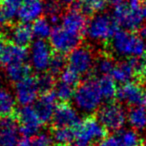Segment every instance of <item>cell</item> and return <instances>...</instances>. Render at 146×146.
I'll list each match as a JSON object with an SVG mask.
<instances>
[{
    "mask_svg": "<svg viewBox=\"0 0 146 146\" xmlns=\"http://www.w3.org/2000/svg\"><path fill=\"white\" fill-rule=\"evenodd\" d=\"M74 103L82 112L92 113L100 106L102 94L99 88V81L94 78H88L75 88Z\"/></svg>",
    "mask_w": 146,
    "mask_h": 146,
    "instance_id": "1",
    "label": "cell"
},
{
    "mask_svg": "<svg viewBox=\"0 0 146 146\" xmlns=\"http://www.w3.org/2000/svg\"><path fill=\"white\" fill-rule=\"evenodd\" d=\"M76 138L70 146H91L107 137V129L93 116H87L75 128Z\"/></svg>",
    "mask_w": 146,
    "mask_h": 146,
    "instance_id": "2",
    "label": "cell"
},
{
    "mask_svg": "<svg viewBox=\"0 0 146 146\" xmlns=\"http://www.w3.org/2000/svg\"><path fill=\"white\" fill-rule=\"evenodd\" d=\"M113 48L124 56L140 57L146 52V45L138 35L127 30H118L112 38Z\"/></svg>",
    "mask_w": 146,
    "mask_h": 146,
    "instance_id": "3",
    "label": "cell"
},
{
    "mask_svg": "<svg viewBox=\"0 0 146 146\" xmlns=\"http://www.w3.org/2000/svg\"><path fill=\"white\" fill-rule=\"evenodd\" d=\"M118 26L119 25L113 17L106 14H98L88 23L86 32L93 40L106 41L113 38L115 33L119 30Z\"/></svg>",
    "mask_w": 146,
    "mask_h": 146,
    "instance_id": "4",
    "label": "cell"
},
{
    "mask_svg": "<svg viewBox=\"0 0 146 146\" xmlns=\"http://www.w3.org/2000/svg\"><path fill=\"white\" fill-rule=\"evenodd\" d=\"M97 119L107 131H118L126 121V113L120 104L110 102L102 106L97 113Z\"/></svg>",
    "mask_w": 146,
    "mask_h": 146,
    "instance_id": "5",
    "label": "cell"
},
{
    "mask_svg": "<svg viewBox=\"0 0 146 146\" xmlns=\"http://www.w3.org/2000/svg\"><path fill=\"white\" fill-rule=\"evenodd\" d=\"M19 125V131L24 137L35 136L42 126V122L39 119L34 107L22 106L19 110H17L14 115Z\"/></svg>",
    "mask_w": 146,
    "mask_h": 146,
    "instance_id": "6",
    "label": "cell"
},
{
    "mask_svg": "<svg viewBox=\"0 0 146 146\" xmlns=\"http://www.w3.org/2000/svg\"><path fill=\"white\" fill-rule=\"evenodd\" d=\"M82 37L65 30L62 26H55L50 35V45L55 52L70 53L77 48Z\"/></svg>",
    "mask_w": 146,
    "mask_h": 146,
    "instance_id": "7",
    "label": "cell"
},
{
    "mask_svg": "<svg viewBox=\"0 0 146 146\" xmlns=\"http://www.w3.org/2000/svg\"><path fill=\"white\" fill-rule=\"evenodd\" d=\"M113 18L115 19L118 25L129 31L138 30L142 26V21H143L141 9L133 10L128 6L127 3L124 2H121L115 6Z\"/></svg>",
    "mask_w": 146,
    "mask_h": 146,
    "instance_id": "8",
    "label": "cell"
},
{
    "mask_svg": "<svg viewBox=\"0 0 146 146\" xmlns=\"http://www.w3.org/2000/svg\"><path fill=\"white\" fill-rule=\"evenodd\" d=\"M67 64L70 69L79 75L87 74L93 65V56L91 51L86 47H77L69 53Z\"/></svg>",
    "mask_w": 146,
    "mask_h": 146,
    "instance_id": "9",
    "label": "cell"
},
{
    "mask_svg": "<svg viewBox=\"0 0 146 146\" xmlns=\"http://www.w3.org/2000/svg\"><path fill=\"white\" fill-rule=\"evenodd\" d=\"M39 94L37 78L35 76H28L25 79L17 82L15 85L16 101L22 106H28L37 99Z\"/></svg>",
    "mask_w": 146,
    "mask_h": 146,
    "instance_id": "10",
    "label": "cell"
},
{
    "mask_svg": "<svg viewBox=\"0 0 146 146\" xmlns=\"http://www.w3.org/2000/svg\"><path fill=\"white\" fill-rule=\"evenodd\" d=\"M52 55L50 46L44 40L37 39L32 43L30 51V61L35 70L40 72L46 71L49 68Z\"/></svg>",
    "mask_w": 146,
    "mask_h": 146,
    "instance_id": "11",
    "label": "cell"
},
{
    "mask_svg": "<svg viewBox=\"0 0 146 146\" xmlns=\"http://www.w3.org/2000/svg\"><path fill=\"white\" fill-rule=\"evenodd\" d=\"M28 57L26 47L19 46L11 41L0 38V63L5 66L14 63L25 62Z\"/></svg>",
    "mask_w": 146,
    "mask_h": 146,
    "instance_id": "12",
    "label": "cell"
},
{
    "mask_svg": "<svg viewBox=\"0 0 146 146\" xmlns=\"http://www.w3.org/2000/svg\"><path fill=\"white\" fill-rule=\"evenodd\" d=\"M81 121L77 112L68 102H60L56 105L53 114V127H72L75 128Z\"/></svg>",
    "mask_w": 146,
    "mask_h": 146,
    "instance_id": "13",
    "label": "cell"
},
{
    "mask_svg": "<svg viewBox=\"0 0 146 146\" xmlns=\"http://www.w3.org/2000/svg\"><path fill=\"white\" fill-rule=\"evenodd\" d=\"M61 26L65 30L82 37L87 30L88 23L86 20V15L78 9L70 8V10L62 17Z\"/></svg>",
    "mask_w": 146,
    "mask_h": 146,
    "instance_id": "14",
    "label": "cell"
},
{
    "mask_svg": "<svg viewBox=\"0 0 146 146\" xmlns=\"http://www.w3.org/2000/svg\"><path fill=\"white\" fill-rule=\"evenodd\" d=\"M56 99L57 96L54 90L41 94L37 99L34 109L42 123H48L52 121L53 114L57 105Z\"/></svg>",
    "mask_w": 146,
    "mask_h": 146,
    "instance_id": "15",
    "label": "cell"
},
{
    "mask_svg": "<svg viewBox=\"0 0 146 146\" xmlns=\"http://www.w3.org/2000/svg\"><path fill=\"white\" fill-rule=\"evenodd\" d=\"M18 122L14 116L0 119V146H16L19 142Z\"/></svg>",
    "mask_w": 146,
    "mask_h": 146,
    "instance_id": "16",
    "label": "cell"
},
{
    "mask_svg": "<svg viewBox=\"0 0 146 146\" xmlns=\"http://www.w3.org/2000/svg\"><path fill=\"white\" fill-rule=\"evenodd\" d=\"M140 62L141 61L138 60L137 57H131L128 60L120 62L119 64L115 65L110 76L113 78L114 81L118 83L125 84L130 82L133 76L136 75Z\"/></svg>",
    "mask_w": 146,
    "mask_h": 146,
    "instance_id": "17",
    "label": "cell"
},
{
    "mask_svg": "<svg viewBox=\"0 0 146 146\" xmlns=\"http://www.w3.org/2000/svg\"><path fill=\"white\" fill-rule=\"evenodd\" d=\"M142 95L143 90L141 86L136 82H127L125 84H122L120 88L117 90L116 98L120 102L128 104L131 106H138L142 104Z\"/></svg>",
    "mask_w": 146,
    "mask_h": 146,
    "instance_id": "18",
    "label": "cell"
},
{
    "mask_svg": "<svg viewBox=\"0 0 146 146\" xmlns=\"http://www.w3.org/2000/svg\"><path fill=\"white\" fill-rule=\"evenodd\" d=\"M44 11L42 0H23L19 9L18 17L21 22L29 23L40 18Z\"/></svg>",
    "mask_w": 146,
    "mask_h": 146,
    "instance_id": "19",
    "label": "cell"
},
{
    "mask_svg": "<svg viewBox=\"0 0 146 146\" xmlns=\"http://www.w3.org/2000/svg\"><path fill=\"white\" fill-rule=\"evenodd\" d=\"M33 36L34 34H33L32 25L25 22H20L10 29L9 41L19 46L27 47L32 42Z\"/></svg>",
    "mask_w": 146,
    "mask_h": 146,
    "instance_id": "20",
    "label": "cell"
},
{
    "mask_svg": "<svg viewBox=\"0 0 146 146\" xmlns=\"http://www.w3.org/2000/svg\"><path fill=\"white\" fill-rule=\"evenodd\" d=\"M23 0H0V25H7L18 15Z\"/></svg>",
    "mask_w": 146,
    "mask_h": 146,
    "instance_id": "21",
    "label": "cell"
},
{
    "mask_svg": "<svg viewBox=\"0 0 146 146\" xmlns=\"http://www.w3.org/2000/svg\"><path fill=\"white\" fill-rule=\"evenodd\" d=\"M16 98L5 89H0V117H10L16 113Z\"/></svg>",
    "mask_w": 146,
    "mask_h": 146,
    "instance_id": "22",
    "label": "cell"
},
{
    "mask_svg": "<svg viewBox=\"0 0 146 146\" xmlns=\"http://www.w3.org/2000/svg\"><path fill=\"white\" fill-rule=\"evenodd\" d=\"M5 71H6L7 77L15 83L31 75V67L25 62L7 65Z\"/></svg>",
    "mask_w": 146,
    "mask_h": 146,
    "instance_id": "23",
    "label": "cell"
},
{
    "mask_svg": "<svg viewBox=\"0 0 146 146\" xmlns=\"http://www.w3.org/2000/svg\"><path fill=\"white\" fill-rule=\"evenodd\" d=\"M75 138L76 132L72 127H54L52 131V139L57 145L70 146Z\"/></svg>",
    "mask_w": 146,
    "mask_h": 146,
    "instance_id": "24",
    "label": "cell"
},
{
    "mask_svg": "<svg viewBox=\"0 0 146 146\" xmlns=\"http://www.w3.org/2000/svg\"><path fill=\"white\" fill-rule=\"evenodd\" d=\"M127 119L134 129L143 130L146 128V109L141 106H134L128 112Z\"/></svg>",
    "mask_w": 146,
    "mask_h": 146,
    "instance_id": "25",
    "label": "cell"
},
{
    "mask_svg": "<svg viewBox=\"0 0 146 146\" xmlns=\"http://www.w3.org/2000/svg\"><path fill=\"white\" fill-rule=\"evenodd\" d=\"M99 88L101 91L102 97L106 100H112L117 95L116 82L111 76L103 75L99 80Z\"/></svg>",
    "mask_w": 146,
    "mask_h": 146,
    "instance_id": "26",
    "label": "cell"
},
{
    "mask_svg": "<svg viewBox=\"0 0 146 146\" xmlns=\"http://www.w3.org/2000/svg\"><path fill=\"white\" fill-rule=\"evenodd\" d=\"M32 30L34 36H36L38 39H42V40L50 36L51 32H52L49 21H47L46 18H41V17L34 21V23L32 24Z\"/></svg>",
    "mask_w": 146,
    "mask_h": 146,
    "instance_id": "27",
    "label": "cell"
},
{
    "mask_svg": "<svg viewBox=\"0 0 146 146\" xmlns=\"http://www.w3.org/2000/svg\"><path fill=\"white\" fill-rule=\"evenodd\" d=\"M81 11L85 15L93 14L105 8L106 0H79Z\"/></svg>",
    "mask_w": 146,
    "mask_h": 146,
    "instance_id": "28",
    "label": "cell"
},
{
    "mask_svg": "<svg viewBox=\"0 0 146 146\" xmlns=\"http://www.w3.org/2000/svg\"><path fill=\"white\" fill-rule=\"evenodd\" d=\"M66 64L67 58L65 56V54L55 52L52 55L48 69L52 75H57V74H61V72L66 68Z\"/></svg>",
    "mask_w": 146,
    "mask_h": 146,
    "instance_id": "29",
    "label": "cell"
},
{
    "mask_svg": "<svg viewBox=\"0 0 146 146\" xmlns=\"http://www.w3.org/2000/svg\"><path fill=\"white\" fill-rule=\"evenodd\" d=\"M54 91L56 93L57 99H59L61 102H68L74 96L75 87L60 81L59 83L56 84V86L54 88Z\"/></svg>",
    "mask_w": 146,
    "mask_h": 146,
    "instance_id": "30",
    "label": "cell"
},
{
    "mask_svg": "<svg viewBox=\"0 0 146 146\" xmlns=\"http://www.w3.org/2000/svg\"><path fill=\"white\" fill-rule=\"evenodd\" d=\"M37 85H38L39 93L43 94L46 92L52 91L55 88V79L51 73H43L37 76Z\"/></svg>",
    "mask_w": 146,
    "mask_h": 146,
    "instance_id": "31",
    "label": "cell"
},
{
    "mask_svg": "<svg viewBox=\"0 0 146 146\" xmlns=\"http://www.w3.org/2000/svg\"><path fill=\"white\" fill-rule=\"evenodd\" d=\"M118 137L120 138L123 146H139L142 141L134 130H123L119 132Z\"/></svg>",
    "mask_w": 146,
    "mask_h": 146,
    "instance_id": "32",
    "label": "cell"
},
{
    "mask_svg": "<svg viewBox=\"0 0 146 146\" xmlns=\"http://www.w3.org/2000/svg\"><path fill=\"white\" fill-rule=\"evenodd\" d=\"M79 74H77L75 71H73L69 67H66L60 74V81L75 87L79 82Z\"/></svg>",
    "mask_w": 146,
    "mask_h": 146,
    "instance_id": "33",
    "label": "cell"
},
{
    "mask_svg": "<svg viewBox=\"0 0 146 146\" xmlns=\"http://www.w3.org/2000/svg\"><path fill=\"white\" fill-rule=\"evenodd\" d=\"M115 67V64L113 62V59L110 58L109 56H104L99 59L97 63V69L101 74L103 75H108L111 74L112 70Z\"/></svg>",
    "mask_w": 146,
    "mask_h": 146,
    "instance_id": "34",
    "label": "cell"
},
{
    "mask_svg": "<svg viewBox=\"0 0 146 146\" xmlns=\"http://www.w3.org/2000/svg\"><path fill=\"white\" fill-rule=\"evenodd\" d=\"M52 137L46 133L37 134L31 139L32 146H52Z\"/></svg>",
    "mask_w": 146,
    "mask_h": 146,
    "instance_id": "35",
    "label": "cell"
},
{
    "mask_svg": "<svg viewBox=\"0 0 146 146\" xmlns=\"http://www.w3.org/2000/svg\"><path fill=\"white\" fill-rule=\"evenodd\" d=\"M44 10L46 12V14L50 15H59L60 13V3L56 2L54 0H50L47 1L46 4L44 5Z\"/></svg>",
    "mask_w": 146,
    "mask_h": 146,
    "instance_id": "36",
    "label": "cell"
},
{
    "mask_svg": "<svg viewBox=\"0 0 146 146\" xmlns=\"http://www.w3.org/2000/svg\"><path fill=\"white\" fill-rule=\"evenodd\" d=\"M97 146H123L120 138L117 136H109L104 138L103 140L97 144Z\"/></svg>",
    "mask_w": 146,
    "mask_h": 146,
    "instance_id": "37",
    "label": "cell"
},
{
    "mask_svg": "<svg viewBox=\"0 0 146 146\" xmlns=\"http://www.w3.org/2000/svg\"><path fill=\"white\" fill-rule=\"evenodd\" d=\"M127 4L133 10H140L142 7V0H128Z\"/></svg>",
    "mask_w": 146,
    "mask_h": 146,
    "instance_id": "38",
    "label": "cell"
},
{
    "mask_svg": "<svg viewBox=\"0 0 146 146\" xmlns=\"http://www.w3.org/2000/svg\"><path fill=\"white\" fill-rule=\"evenodd\" d=\"M16 146H32V144H31V140L28 137H23L22 139L19 140Z\"/></svg>",
    "mask_w": 146,
    "mask_h": 146,
    "instance_id": "39",
    "label": "cell"
},
{
    "mask_svg": "<svg viewBox=\"0 0 146 146\" xmlns=\"http://www.w3.org/2000/svg\"><path fill=\"white\" fill-rule=\"evenodd\" d=\"M138 36L142 40H145L146 39V25H143V26H141L138 29Z\"/></svg>",
    "mask_w": 146,
    "mask_h": 146,
    "instance_id": "40",
    "label": "cell"
},
{
    "mask_svg": "<svg viewBox=\"0 0 146 146\" xmlns=\"http://www.w3.org/2000/svg\"><path fill=\"white\" fill-rule=\"evenodd\" d=\"M59 20H60V16L59 15H50L49 16V22L52 23V24L56 25L57 23L59 22Z\"/></svg>",
    "mask_w": 146,
    "mask_h": 146,
    "instance_id": "41",
    "label": "cell"
},
{
    "mask_svg": "<svg viewBox=\"0 0 146 146\" xmlns=\"http://www.w3.org/2000/svg\"><path fill=\"white\" fill-rule=\"evenodd\" d=\"M58 1H59V3H60V4L69 5V6H71L73 3L77 2V0H58Z\"/></svg>",
    "mask_w": 146,
    "mask_h": 146,
    "instance_id": "42",
    "label": "cell"
},
{
    "mask_svg": "<svg viewBox=\"0 0 146 146\" xmlns=\"http://www.w3.org/2000/svg\"><path fill=\"white\" fill-rule=\"evenodd\" d=\"M106 2L110 3V4L114 5V6H116V5L120 4V3L122 2V0H106Z\"/></svg>",
    "mask_w": 146,
    "mask_h": 146,
    "instance_id": "43",
    "label": "cell"
},
{
    "mask_svg": "<svg viewBox=\"0 0 146 146\" xmlns=\"http://www.w3.org/2000/svg\"><path fill=\"white\" fill-rule=\"evenodd\" d=\"M142 105L146 109V89L143 91V95H142Z\"/></svg>",
    "mask_w": 146,
    "mask_h": 146,
    "instance_id": "44",
    "label": "cell"
},
{
    "mask_svg": "<svg viewBox=\"0 0 146 146\" xmlns=\"http://www.w3.org/2000/svg\"><path fill=\"white\" fill-rule=\"evenodd\" d=\"M141 13H142V16H143V19L146 20V5L143 4V6L141 7Z\"/></svg>",
    "mask_w": 146,
    "mask_h": 146,
    "instance_id": "45",
    "label": "cell"
},
{
    "mask_svg": "<svg viewBox=\"0 0 146 146\" xmlns=\"http://www.w3.org/2000/svg\"><path fill=\"white\" fill-rule=\"evenodd\" d=\"M139 146H146V140H142Z\"/></svg>",
    "mask_w": 146,
    "mask_h": 146,
    "instance_id": "46",
    "label": "cell"
},
{
    "mask_svg": "<svg viewBox=\"0 0 146 146\" xmlns=\"http://www.w3.org/2000/svg\"><path fill=\"white\" fill-rule=\"evenodd\" d=\"M142 3H143L144 5H146V0H142Z\"/></svg>",
    "mask_w": 146,
    "mask_h": 146,
    "instance_id": "47",
    "label": "cell"
},
{
    "mask_svg": "<svg viewBox=\"0 0 146 146\" xmlns=\"http://www.w3.org/2000/svg\"><path fill=\"white\" fill-rule=\"evenodd\" d=\"M0 82H1V81H0Z\"/></svg>",
    "mask_w": 146,
    "mask_h": 146,
    "instance_id": "48",
    "label": "cell"
}]
</instances>
